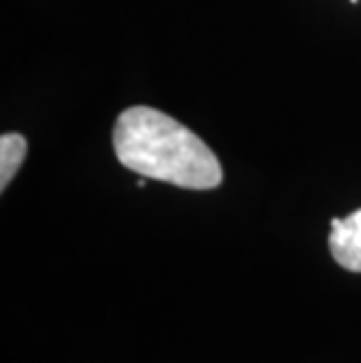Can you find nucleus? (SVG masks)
Masks as SVG:
<instances>
[{
	"label": "nucleus",
	"mask_w": 361,
	"mask_h": 363,
	"mask_svg": "<svg viewBox=\"0 0 361 363\" xmlns=\"http://www.w3.org/2000/svg\"><path fill=\"white\" fill-rule=\"evenodd\" d=\"M113 148L120 164L143 179L186 190H213L223 183L221 162L209 145L157 108L122 111L115 120Z\"/></svg>",
	"instance_id": "1"
},
{
	"label": "nucleus",
	"mask_w": 361,
	"mask_h": 363,
	"mask_svg": "<svg viewBox=\"0 0 361 363\" xmlns=\"http://www.w3.org/2000/svg\"><path fill=\"white\" fill-rule=\"evenodd\" d=\"M328 249L340 267L348 272H361V208L352 211L348 218L331 220Z\"/></svg>",
	"instance_id": "2"
},
{
	"label": "nucleus",
	"mask_w": 361,
	"mask_h": 363,
	"mask_svg": "<svg viewBox=\"0 0 361 363\" xmlns=\"http://www.w3.org/2000/svg\"><path fill=\"white\" fill-rule=\"evenodd\" d=\"M350 3H352V5H357V3H359V0H350Z\"/></svg>",
	"instance_id": "4"
},
{
	"label": "nucleus",
	"mask_w": 361,
	"mask_h": 363,
	"mask_svg": "<svg viewBox=\"0 0 361 363\" xmlns=\"http://www.w3.org/2000/svg\"><path fill=\"white\" fill-rule=\"evenodd\" d=\"M28 141L17 131L0 136V190H7L10 181L17 176L21 162L26 160Z\"/></svg>",
	"instance_id": "3"
}]
</instances>
